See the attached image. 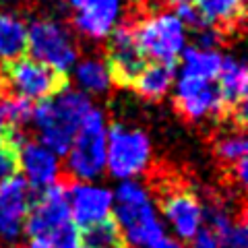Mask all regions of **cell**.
Returning <instances> with one entry per match:
<instances>
[{"mask_svg":"<svg viewBox=\"0 0 248 248\" xmlns=\"http://www.w3.org/2000/svg\"><path fill=\"white\" fill-rule=\"evenodd\" d=\"M112 195L114 223L128 248H153L168 236L157 203L147 184L141 180H124L112 190Z\"/></svg>","mask_w":248,"mask_h":248,"instance_id":"1","label":"cell"},{"mask_svg":"<svg viewBox=\"0 0 248 248\" xmlns=\"http://www.w3.org/2000/svg\"><path fill=\"white\" fill-rule=\"evenodd\" d=\"M91 99L79 89L64 87L52 97L44 99L33 108V118L37 139L60 157L68 151L83 116L91 110Z\"/></svg>","mask_w":248,"mask_h":248,"instance_id":"2","label":"cell"},{"mask_svg":"<svg viewBox=\"0 0 248 248\" xmlns=\"http://www.w3.org/2000/svg\"><path fill=\"white\" fill-rule=\"evenodd\" d=\"M106 141L108 120L104 110L91 106L83 116L66 157V172L75 182H95L106 172Z\"/></svg>","mask_w":248,"mask_h":248,"instance_id":"3","label":"cell"},{"mask_svg":"<svg viewBox=\"0 0 248 248\" xmlns=\"http://www.w3.org/2000/svg\"><path fill=\"white\" fill-rule=\"evenodd\" d=\"M151 139L141 128L116 122L108 126L106 172L116 180H137L151 168Z\"/></svg>","mask_w":248,"mask_h":248,"instance_id":"4","label":"cell"},{"mask_svg":"<svg viewBox=\"0 0 248 248\" xmlns=\"http://www.w3.org/2000/svg\"><path fill=\"white\" fill-rule=\"evenodd\" d=\"M137 44L143 58L161 64H176L188 46V29L174 13H155L135 25Z\"/></svg>","mask_w":248,"mask_h":248,"instance_id":"5","label":"cell"},{"mask_svg":"<svg viewBox=\"0 0 248 248\" xmlns=\"http://www.w3.org/2000/svg\"><path fill=\"white\" fill-rule=\"evenodd\" d=\"M0 85H4L13 95L29 99V102H44L66 87V75L33 58L21 56L4 62L0 71Z\"/></svg>","mask_w":248,"mask_h":248,"instance_id":"6","label":"cell"},{"mask_svg":"<svg viewBox=\"0 0 248 248\" xmlns=\"http://www.w3.org/2000/svg\"><path fill=\"white\" fill-rule=\"evenodd\" d=\"M27 52L31 58L62 75L73 71L79 48L71 31L54 19H37L27 25Z\"/></svg>","mask_w":248,"mask_h":248,"instance_id":"7","label":"cell"},{"mask_svg":"<svg viewBox=\"0 0 248 248\" xmlns=\"http://www.w3.org/2000/svg\"><path fill=\"white\" fill-rule=\"evenodd\" d=\"M157 209L164 226L172 232V238H176L178 242H190L205 226L203 203L195 192L186 188L166 190Z\"/></svg>","mask_w":248,"mask_h":248,"instance_id":"8","label":"cell"},{"mask_svg":"<svg viewBox=\"0 0 248 248\" xmlns=\"http://www.w3.org/2000/svg\"><path fill=\"white\" fill-rule=\"evenodd\" d=\"M33 190L21 174L11 176L0 184V242L19 244L25 232V219L33 203Z\"/></svg>","mask_w":248,"mask_h":248,"instance_id":"9","label":"cell"},{"mask_svg":"<svg viewBox=\"0 0 248 248\" xmlns=\"http://www.w3.org/2000/svg\"><path fill=\"white\" fill-rule=\"evenodd\" d=\"M174 104L180 116L190 122H203L226 112L217 85L188 75H180L174 81Z\"/></svg>","mask_w":248,"mask_h":248,"instance_id":"10","label":"cell"},{"mask_svg":"<svg viewBox=\"0 0 248 248\" xmlns=\"http://www.w3.org/2000/svg\"><path fill=\"white\" fill-rule=\"evenodd\" d=\"M66 203L71 219L79 230L91 228L112 217V188L99 182H73L66 188Z\"/></svg>","mask_w":248,"mask_h":248,"instance_id":"11","label":"cell"},{"mask_svg":"<svg viewBox=\"0 0 248 248\" xmlns=\"http://www.w3.org/2000/svg\"><path fill=\"white\" fill-rule=\"evenodd\" d=\"M108 60L112 81L118 85H133L137 75L143 71L145 58L137 44V33L133 23H118L108 35Z\"/></svg>","mask_w":248,"mask_h":248,"instance_id":"12","label":"cell"},{"mask_svg":"<svg viewBox=\"0 0 248 248\" xmlns=\"http://www.w3.org/2000/svg\"><path fill=\"white\" fill-rule=\"evenodd\" d=\"M17 166L31 190H46L58 184L60 159L40 141H23L17 149Z\"/></svg>","mask_w":248,"mask_h":248,"instance_id":"13","label":"cell"},{"mask_svg":"<svg viewBox=\"0 0 248 248\" xmlns=\"http://www.w3.org/2000/svg\"><path fill=\"white\" fill-rule=\"evenodd\" d=\"M77 31L91 42L108 40V35L120 23L122 0H97L81 11H75Z\"/></svg>","mask_w":248,"mask_h":248,"instance_id":"14","label":"cell"},{"mask_svg":"<svg viewBox=\"0 0 248 248\" xmlns=\"http://www.w3.org/2000/svg\"><path fill=\"white\" fill-rule=\"evenodd\" d=\"M246 89L248 73L244 60L238 56H223L219 75H217V91H219L223 110L234 112L238 106L246 104Z\"/></svg>","mask_w":248,"mask_h":248,"instance_id":"15","label":"cell"},{"mask_svg":"<svg viewBox=\"0 0 248 248\" xmlns=\"http://www.w3.org/2000/svg\"><path fill=\"white\" fill-rule=\"evenodd\" d=\"M174 81H176L174 64L151 62V64L143 66V71L137 75V79L133 81L130 87H135V91L139 95H143L145 99L157 102V99H161L174 87Z\"/></svg>","mask_w":248,"mask_h":248,"instance_id":"16","label":"cell"},{"mask_svg":"<svg viewBox=\"0 0 248 248\" xmlns=\"http://www.w3.org/2000/svg\"><path fill=\"white\" fill-rule=\"evenodd\" d=\"M73 77L77 89L85 95H104L112 87V75L106 60L99 58H83L77 60L73 66Z\"/></svg>","mask_w":248,"mask_h":248,"instance_id":"17","label":"cell"},{"mask_svg":"<svg viewBox=\"0 0 248 248\" xmlns=\"http://www.w3.org/2000/svg\"><path fill=\"white\" fill-rule=\"evenodd\" d=\"M221 60H223V54L217 50L186 46L184 52L180 54V62H182L180 75L197 77V79H205V81H215L221 68Z\"/></svg>","mask_w":248,"mask_h":248,"instance_id":"18","label":"cell"},{"mask_svg":"<svg viewBox=\"0 0 248 248\" xmlns=\"http://www.w3.org/2000/svg\"><path fill=\"white\" fill-rule=\"evenodd\" d=\"M27 52V25L17 15L0 13V62H11Z\"/></svg>","mask_w":248,"mask_h":248,"instance_id":"19","label":"cell"},{"mask_svg":"<svg viewBox=\"0 0 248 248\" xmlns=\"http://www.w3.org/2000/svg\"><path fill=\"white\" fill-rule=\"evenodd\" d=\"M195 6L209 25L217 29H236L244 19V0H195Z\"/></svg>","mask_w":248,"mask_h":248,"instance_id":"20","label":"cell"},{"mask_svg":"<svg viewBox=\"0 0 248 248\" xmlns=\"http://www.w3.org/2000/svg\"><path fill=\"white\" fill-rule=\"evenodd\" d=\"M31 118H33V102L13 95V93H6L0 99V120L4 122L6 128L19 130L21 126L29 124Z\"/></svg>","mask_w":248,"mask_h":248,"instance_id":"21","label":"cell"},{"mask_svg":"<svg viewBox=\"0 0 248 248\" xmlns=\"http://www.w3.org/2000/svg\"><path fill=\"white\" fill-rule=\"evenodd\" d=\"M81 244H85V248H122L124 246L120 230L112 219H106L91 228H85L81 234Z\"/></svg>","mask_w":248,"mask_h":248,"instance_id":"22","label":"cell"},{"mask_svg":"<svg viewBox=\"0 0 248 248\" xmlns=\"http://www.w3.org/2000/svg\"><path fill=\"white\" fill-rule=\"evenodd\" d=\"M248 143L242 133H228L215 141V155L226 164H238L240 159L246 157Z\"/></svg>","mask_w":248,"mask_h":248,"instance_id":"23","label":"cell"},{"mask_svg":"<svg viewBox=\"0 0 248 248\" xmlns=\"http://www.w3.org/2000/svg\"><path fill=\"white\" fill-rule=\"evenodd\" d=\"M217 240H219V248H248V228L244 217H236L226 230L217 234Z\"/></svg>","mask_w":248,"mask_h":248,"instance_id":"24","label":"cell"},{"mask_svg":"<svg viewBox=\"0 0 248 248\" xmlns=\"http://www.w3.org/2000/svg\"><path fill=\"white\" fill-rule=\"evenodd\" d=\"M17 147L11 145L9 141L0 143V184H2L4 180H9L11 176L17 174Z\"/></svg>","mask_w":248,"mask_h":248,"instance_id":"25","label":"cell"},{"mask_svg":"<svg viewBox=\"0 0 248 248\" xmlns=\"http://www.w3.org/2000/svg\"><path fill=\"white\" fill-rule=\"evenodd\" d=\"M174 15L182 21V25H184L186 29H192V31H199V29H203V27H207V25H209V23L205 21L203 15L199 13V9L195 6V2L178 4Z\"/></svg>","mask_w":248,"mask_h":248,"instance_id":"26","label":"cell"},{"mask_svg":"<svg viewBox=\"0 0 248 248\" xmlns=\"http://www.w3.org/2000/svg\"><path fill=\"white\" fill-rule=\"evenodd\" d=\"M195 40H197L195 46H199V48L215 50L217 46H219V42H221V31L217 27H213V25H207L203 29L195 31Z\"/></svg>","mask_w":248,"mask_h":248,"instance_id":"27","label":"cell"},{"mask_svg":"<svg viewBox=\"0 0 248 248\" xmlns=\"http://www.w3.org/2000/svg\"><path fill=\"white\" fill-rule=\"evenodd\" d=\"M192 248H219V240H217V234L211 232L209 228H201V232L190 240Z\"/></svg>","mask_w":248,"mask_h":248,"instance_id":"28","label":"cell"},{"mask_svg":"<svg viewBox=\"0 0 248 248\" xmlns=\"http://www.w3.org/2000/svg\"><path fill=\"white\" fill-rule=\"evenodd\" d=\"M234 168V172H236V180H238V184H246L248 182V161H246V157L244 159H240L238 164H234L232 166Z\"/></svg>","mask_w":248,"mask_h":248,"instance_id":"29","label":"cell"},{"mask_svg":"<svg viewBox=\"0 0 248 248\" xmlns=\"http://www.w3.org/2000/svg\"><path fill=\"white\" fill-rule=\"evenodd\" d=\"M93 2H97V0H68V4H71L75 11H81V9H85V6H89Z\"/></svg>","mask_w":248,"mask_h":248,"instance_id":"30","label":"cell"},{"mask_svg":"<svg viewBox=\"0 0 248 248\" xmlns=\"http://www.w3.org/2000/svg\"><path fill=\"white\" fill-rule=\"evenodd\" d=\"M4 135H6V126H4V122L0 120V143L4 141Z\"/></svg>","mask_w":248,"mask_h":248,"instance_id":"31","label":"cell"},{"mask_svg":"<svg viewBox=\"0 0 248 248\" xmlns=\"http://www.w3.org/2000/svg\"><path fill=\"white\" fill-rule=\"evenodd\" d=\"M168 2H172L174 6H178V4H186V2H192V0H168Z\"/></svg>","mask_w":248,"mask_h":248,"instance_id":"32","label":"cell"},{"mask_svg":"<svg viewBox=\"0 0 248 248\" xmlns=\"http://www.w3.org/2000/svg\"><path fill=\"white\" fill-rule=\"evenodd\" d=\"M128 2H133V4H143V2H147V0H128Z\"/></svg>","mask_w":248,"mask_h":248,"instance_id":"33","label":"cell"},{"mask_svg":"<svg viewBox=\"0 0 248 248\" xmlns=\"http://www.w3.org/2000/svg\"><path fill=\"white\" fill-rule=\"evenodd\" d=\"M81 248H85V246H81Z\"/></svg>","mask_w":248,"mask_h":248,"instance_id":"34","label":"cell"}]
</instances>
